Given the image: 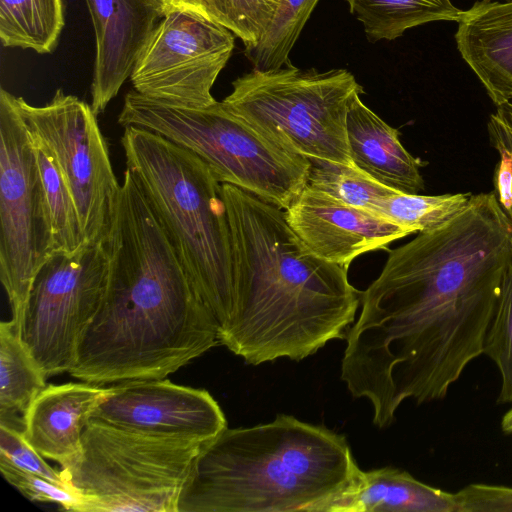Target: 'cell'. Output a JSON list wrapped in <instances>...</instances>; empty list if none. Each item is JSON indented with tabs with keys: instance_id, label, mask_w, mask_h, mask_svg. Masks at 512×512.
Returning a JSON list of instances; mask_svg holds the SVG:
<instances>
[{
	"instance_id": "1",
	"label": "cell",
	"mask_w": 512,
	"mask_h": 512,
	"mask_svg": "<svg viewBox=\"0 0 512 512\" xmlns=\"http://www.w3.org/2000/svg\"><path fill=\"white\" fill-rule=\"evenodd\" d=\"M512 264V224L495 191L471 194L443 224L388 251L361 292L340 378L390 426L407 399H443L483 342Z\"/></svg>"
},
{
	"instance_id": "2",
	"label": "cell",
	"mask_w": 512,
	"mask_h": 512,
	"mask_svg": "<svg viewBox=\"0 0 512 512\" xmlns=\"http://www.w3.org/2000/svg\"><path fill=\"white\" fill-rule=\"evenodd\" d=\"M103 245L107 287L72 377L91 384L164 379L219 344L215 318L128 169Z\"/></svg>"
},
{
	"instance_id": "3",
	"label": "cell",
	"mask_w": 512,
	"mask_h": 512,
	"mask_svg": "<svg viewBox=\"0 0 512 512\" xmlns=\"http://www.w3.org/2000/svg\"><path fill=\"white\" fill-rule=\"evenodd\" d=\"M222 198L232 243L233 305L219 344L247 364L300 361L345 338L361 292L348 268L311 252L285 210L231 184Z\"/></svg>"
},
{
	"instance_id": "4",
	"label": "cell",
	"mask_w": 512,
	"mask_h": 512,
	"mask_svg": "<svg viewBox=\"0 0 512 512\" xmlns=\"http://www.w3.org/2000/svg\"><path fill=\"white\" fill-rule=\"evenodd\" d=\"M361 469L347 439L292 415L204 443L178 512H324Z\"/></svg>"
},
{
	"instance_id": "5",
	"label": "cell",
	"mask_w": 512,
	"mask_h": 512,
	"mask_svg": "<svg viewBox=\"0 0 512 512\" xmlns=\"http://www.w3.org/2000/svg\"><path fill=\"white\" fill-rule=\"evenodd\" d=\"M121 144L126 168L220 333L233 305L232 243L222 183L198 156L153 132L127 126Z\"/></svg>"
},
{
	"instance_id": "6",
	"label": "cell",
	"mask_w": 512,
	"mask_h": 512,
	"mask_svg": "<svg viewBox=\"0 0 512 512\" xmlns=\"http://www.w3.org/2000/svg\"><path fill=\"white\" fill-rule=\"evenodd\" d=\"M118 123L153 132L187 149L210 167L220 183L284 210L308 182L310 159L269 139L222 101L188 107L131 90L124 97Z\"/></svg>"
},
{
	"instance_id": "7",
	"label": "cell",
	"mask_w": 512,
	"mask_h": 512,
	"mask_svg": "<svg viewBox=\"0 0 512 512\" xmlns=\"http://www.w3.org/2000/svg\"><path fill=\"white\" fill-rule=\"evenodd\" d=\"M203 444L90 419L80 453L59 471L84 498L78 512H177Z\"/></svg>"
},
{
	"instance_id": "8",
	"label": "cell",
	"mask_w": 512,
	"mask_h": 512,
	"mask_svg": "<svg viewBox=\"0 0 512 512\" xmlns=\"http://www.w3.org/2000/svg\"><path fill=\"white\" fill-rule=\"evenodd\" d=\"M356 93L363 88L346 69H300L289 60L278 69L239 76L222 102L292 152L353 165L346 119Z\"/></svg>"
},
{
	"instance_id": "9",
	"label": "cell",
	"mask_w": 512,
	"mask_h": 512,
	"mask_svg": "<svg viewBox=\"0 0 512 512\" xmlns=\"http://www.w3.org/2000/svg\"><path fill=\"white\" fill-rule=\"evenodd\" d=\"M53 253L51 225L28 129L15 96L0 91V279L21 333L37 272Z\"/></svg>"
},
{
	"instance_id": "10",
	"label": "cell",
	"mask_w": 512,
	"mask_h": 512,
	"mask_svg": "<svg viewBox=\"0 0 512 512\" xmlns=\"http://www.w3.org/2000/svg\"><path fill=\"white\" fill-rule=\"evenodd\" d=\"M110 259L102 243L53 252L33 281L21 337L46 378L69 372L105 294Z\"/></svg>"
},
{
	"instance_id": "11",
	"label": "cell",
	"mask_w": 512,
	"mask_h": 512,
	"mask_svg": "<svg viewBox=\"0 0 512 512\" xmlns=\"http://www.w3.org/2000/svg\"><path fill=\"white\" fill-rule=\"evenodd\" d=\"M30 134L53 154L72 194L86 244L111 234L121 191L91 105L58 89L44 106L15 96Z\"/></svg>"
},
{
	"instance_id": "12",
	"label": "cell",
	"mask_w": 512,
	"mask_h": 512,
	"mask_svg": "<svg viewBox=\"0 0 512 512\" xmlns=\"http://www.w3.org/2000/svg\"><path fill=\"white\" fill-rule=\"evenodd\" d=\"M235 46V35L195 11L169 10L154 28L130 79L138 93L163 102L206 107Z\"/></svg>"
},
{
	"instance_id": "13",
	"label": "cell",
	"mask_w": 512,
	"mask_h": 512,
	"mask_svg": "<svg viewBox=\"0 0 512 512\" xmlns=\"http://www.w3.org/2000/svg\"><path fill=\"white\" fill-rule=\"evenodd\" d=\"M91 419L136 433L203 443L227 428L221 407L207 390L167 379L109 387Z\"/></svg>"
},
{
	"instance_id": "14",
	"label": "cell",
	"mask_w": 512,
	"mask_h": 512,
	"mask_svg": "<svg viewBox=\"0 0 512 512\" xmlns=\"http://www.w3.org/2000/svg\"><path fill=\"white\" fill-rule=\"evenodd\" d=\"M286 220L313 254L348 268L358 256L410 235L403 227L306 185Z\"/></svg>"
},
{
	"instance_id": "15",
	"label": "cell",
	"mask_w": 512,
	"mask_h": 512,
	"mask_svg": "<svg viewBox=\"0 0 512 512\" xmlns=\"http://www.w3.org/2000/svg\"><path fill=\"white\" fill-rule=\"evenodd\" d=\"M85 3L96 42L90 105L98 115L131 76L143 47L169 9L162 0H85Z\"/></svg>"
},
{
	"instance_id": "16",
	"label": "cell",
	"mask_w": 512,
	"mask_h": 512,
	"mask_svg": "<svg viewBox=\"0 0 512 512\" xmlns=\"http://www.w3.org/2000/svg\"><path fill=\"white\" fill-rule=\"evenodd\" d=\"M107 393L83 381L47 385L23 416V436L44 458L67 466L80 453L84 429Z\"/></svg>"
},
{
	"instance_id": "17",
	"label": "cell",
	"mask_w": 512,
	"mask_h": 512,
	"mask_svg": "<svg viewBox=\"0 0 512 512\" xmlns=\"http://www.w3.org/2000/svg\"><path fill=\"white\" fill-rule=\"evenodd\" d=\"M457 23V49L492 102L512 101V2L477 1Z\"/></svg>"
},
{
	"instance_id": "18",
	"label": "cell",
	"mask_w": 512,
	"mask_h": 512,
	"mask_svg": "<svg viewBox=\"0 0 512 512\" xmlns=\"http://www.w3.org/2000/svg\"><path fill=\"white\" fill-rule=\"evenodd\" d=\"M356 93L350 102L346 135L352 164L379 183L400 192L416 194L424 189L423 162L402 145L391 127Z\"/></svg>"
},
{
	"instance_id": "19",
	"label": "cell",
	"mask_w": 512,
	"mask_h": 512,
	"mask_svg": "<svg viewBox=\"0 0 512 512\" xmlns=\"http://www.w3.org/2000/svg\"><path fill=\"white\" fill-rule=\"evenodd\" d=\"M457 512L455 494L427 485L407 471L360 470L324 512Z\"/></svg>"
},
{
	"instance_id": "20",
	"label": "cell",
	"mask_w": 512,
	"mask_h": 512,
	"mask_svg": "<svg viewBox=\"0 0 512 512\" xmlns=\"http://www.w3.org/2000/svg\"><path fill=\"white\" fill-rule=\"evenodd\" d=\"M46 376L12 321L0 323V423L23 428V416Z\"/></svg>"
},
{
	"instance_id": "21",
	"label": "cell",
	"mask_w": 512,
	"mask_h": 512,
	"mask_svg": "<svg viewBox=\"0 0 512 512\" xmlns=\"http://www.w3.org/2000/svg\"><path fill=\"white\" fill-rule=\"evenodd\" d=\"M345 1L371 43L395 40L407 30L431 22H458L464 11L451 0Z\"/></svg>"
},
{
	"instance_id": "22",
	"label": "cell",
	"mask_w": 512,
	"mask_h": 512,
	"mask_svg": "<svg viewBox=\"0 0 512 512\" xmlns=\"http://www.w3.org/2000/svg\"><path fill=\"white\" fill-rule=\"evenodd\" d=\"M64 25L62 0H0V39L4 47L51 53Z\"/></svg>"
},
{
	"instance_id": "23",
	"label": "cell",
	"mask_w": 512,
	"mask_h": 512,
	"mask_svg": "<svg viewBox=\"0 0 512 512\" xmlns=\"http://www.w3.org/2000/svg\"><path fill=\"white\" fill-rule=\"evenodd\" d=\"M30 137L51 225L53 252L74 253L86 243L72 194L49 148L38 137Z\"/></svg>"
},
{
	"instance_id": "24",
	"label": "cell",
	"mask_w": 512,
	"mask_h": 512,
	"mask_svg": "<svg viewBox=\"0 0 512 512\" xmlns=\"http://www.w3.org/2000/svg\"><path fill=\"white\" fill-rule=\"evenodd\" d=\"M307 185L376 215L381 201L397 192L351 164L310 159Z\"/></svg>"
},
{
	"instance_id": "25",
	"label": "cell",
	"mask_w": 512,
	"mask_h": 512,
	"mask_svg": "<svg viewBox=\"0 0 512 512\" xmlns=\"http://www.w3.org/2000/svg\"><path fill=\"white\" fill-rule=\"evenodd\" d=\"M319 0H280L272 21L259 41L245 47L253 69L269 71L282 67Z\"/></svg>"
},
{
	"instance_id": "26",
	"label": "cell",
	"mask_w": 512,
	"mask_h": 512,
	"mask_svg": "<svg viewBox=\"0 0 512 512\" xmlns=\"http://www.w3.org/2000/svg\"><path fill=\"white\" fill-rule=\"evenodd\" d=\"M471 193L419 195L397 192L381 201L376 215L411 234L431 230L459 213Z\"/></svg>"
},
{
	"instance_id": "27",
	"label": "cell",
	"mask_w": 512,
	"mask_h": 512,
	"mask_svg": "<svg viewBox=\"0 0 512 512\" xmlns=\"http://www.w3.org/2000/svg\"><path fill=\"white\" fill-rule=\"evenodd\" d=\"M483 354L498 367L501 389L497 403L512 402V264L502 282L495 312L483 342Z\"/></svg>"
},
{
	"instance_id": "28",
	"label": "cell",
	"mask_w": 512,
	"mask_h": 512,
	"mask_svg": "<svg viewBox=\"0 0 512 512\" xmlns=\"http://www.w3.org/2000/svg\"><path fill=\"white\" fill-rule=\"evenodd\" d=\"M280 0H210L216 22L249 47L269 27Z\"/></svg>"
},
{
	"instance_id": "29",
	"label": "cell",
	"mask_w": 512,
	"mask_h": 512,
	"mask_svg": "<svg viewBox=\"0 0 512 512\" xmlns=\"http://www.w3.org/2000/svg\"><path fill=\"white\" fill-rule=\"evenodd\" d=\"M4 479L30 501L53 503L62 510L78 512L84 503L83 496L75 489L49 480L35 473L22 470L0 459Z\"/></svg>"
},
{
	"instance_id": "30",
	"label": "cell",
	"mask_w": 512,
	"mask_h": 512,
	"mask_svg": "<svg viewBox=\"0 0 512 512\" xmlns=\"http://www.w3.org/2000/svg\"><path fill=\"white\" fill-rule=\"evenodd\" d=\"M0 459L25 471L67 485L60 471L52 468L23 436V429L0 423ZM68 486V485H67Z\"/></svg>"
},
{
	"instance_id": "31",
	"label": "cell",
	"mask_w": 512,
	"mask_h": 512,
	"mask_svg": "<svg viewBox=\"0 0 512 512\" xmlns=\"http://www.w3.org/2000/svg\"><path fill=\"white\" fill-rule=\"evenodd\" d=\"M454 494L457 512L512 511V487L474 483Z\"/></svg>"
},
{
	"instance_id": "32",
	"label": "cell",
	"mask_w": 512,
	"mask_h": 512,
	"mask_svg": "<svg viewBox=\"0 0 512 512\" xmlns=\"http://www.w3.org/2000/svg\"><path fill=\"white\" fill-rule=\"evenodd\" d=\"M487 129L492 146L508 158L512 167V101L496 106V111L489 117ZM504 211L512 224V201Z\"/></svg>"
},
{
	"instance_id": "33",
	"label": "cell",
	"mask_w": 512,
	"mask_h": 512,
	"mask_svg": "<svg viewBox=\"0 0 512 512\" xmlns=\"http://www.w3.org/2000/svg\"><path fill=\"white\" fill-rule=\"evenodd\" d=\"M169 10L174 8L195 11L215 21L210 0H162Z\"/></svg>"
},
{
	"instance_id": "34",
	"label": "cell",
	"mask_w": 512,
	"mask_h": 512,
	"mask_svg": "<svg viewBox=\"0 0 512 512\" xmlns=\"http://www.w3.org/2000/svg\"><path fill=\"white\" fill-rule=\"evenodd\" d=\"M501 428L506 434L512 433V408L504 414L501 420Z\"/></svg>"
},
{
	"instance_id": "35",
	"label": "cell",
	"mask_w": 512,
	"mask_h": 512,
	"mask_svg": "<svg viewBox=\"0 0 512 512\" xmlns=\"http://www.w3.org/2000/svg\"><path fill=\"white\" fill-rule=\"evenodd\" d=\"M487 1L512 2V0H487Z\"/></svg>"
}]
</instances>
